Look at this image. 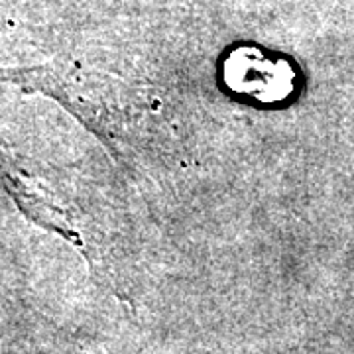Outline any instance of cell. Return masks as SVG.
<instances>
[{"mask_svg":"<svg viewBox=\"0 0 354 354\" xmlns=\"http://www.w3.org/2000/svg\"><path fill=\"white\" fill-rule=\"evenodd\" d=\"M0 81L59 102L113 152L124 153L150 140L153 99L146 88L59 64L0 69Z\"/></svg>","mask_w":354,"mask_h":354,"instance_id":"6da1fadb","label":"cell"},{"mask_svg":"<svg viewBox=\"0 0 354 354\" xmlns=\"http://www.w3.org/2000/svg\"><path fill=\"white\" fill-rule=\"evenodd\" d=\"M0 185L30 223L73 244L91 262L93 254L75 209L65 201L46 177L26 164V160L8 152H0Z\"/></svg>","mask_w":354,"mask_h":354,"instance_id":"7a4b0ae2","label":"cell"}]
</instances>
